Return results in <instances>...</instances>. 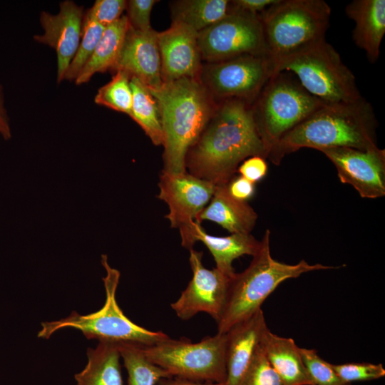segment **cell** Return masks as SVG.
Returning <instances> with one entry per match:
<instances>
[{"label": "cell", "mask_w": 385, "mask_h": 385, "mask_svg": "<svg viewBox=\"0 0 385 385\" xmlns=\"http://www.w3.org/2000/svg\"><path fill=\"white\" fill-rule=\"evenodd\" d=\"M260 16L266 53L277 67L325 40L331 8L322 0H277Z\"/></svg>", "instance_id": "cell-5"}, {"label": "cell", "mask_w": 385, "mask_h": 385, "mask_svg": "<svg viewBox=\"0 0 385 385\" xmlns=\"http://www.w3.org/2000/svg\"><path fill=\"white\" fill-rule=\"evenodd\" d=\"M270 230H266L259 251L249 266L230 281L226 304L217 322V333L225 334L236 323L261 309L265 300L282 282L309 272L335 269L302 260L289 265L277 261L270 253Z\"/></svg>", "instance_id": "cell-4"}, {"label": "cell", "mask_w": 385, "mask_h": 385, "mask_svg": "<svg viewBox=\"0 0 385 385\" xmlns=\"http://www.w3.org/2000/svg\"><path fill=\"white\" fill-rule=\"evenodd\" d=\"M268 329L263 311L260 309L225 333L226 385H239Z\"/></svg>", "instance_id": "cell-18"}, {"label": "cell", "mask_w": 385, "mask_h": 385, "mask_svg": "<svg viewBox=\"0 0 385 385\" xmlns=\"http://www.w3.org/2000/svg\"><path fill=\"white\" fill-rule=\"evenodd\" d=\"M157 38L163 83L183 78H199L202 66L197 33L173 21L168 29L157 32Z\"/></svg>", "instance_id": "cell-15"}, {"label": "cell", "mask_w": 385, "mask_h": 385, "mask_svg": "<svg viewBox=\"0 0 385 385\" xmlns=\"http://www.w3.org/2000/svg\"><path fill=\"white\" fill-rule=\"evenodd\" d=\"M335 166L342 183L351 185L363 198L385 195V150L337 147L320 150Z\"/></svg>", "instance_id": "cell-13"}, {"label": "cell", "mask_w": 385, "mask_h": 385, "mask_svg": "<svg viewBox=\"0 0 385 385\" xmlns=\"http://www.w3.org/2000/svg\"><path fill=\"white\" fill-rule=\"evenodd\" d=\"M267 169L265 158L256 155L245 159L239 165L237 172L243 178L255 184L266 175Z\"/></svg>", "instance_id": "cell-35"}, {"label": "cell", "mask_w": 385, "mask_h": 385, "mask_svg": "<svg viewBox=\"0 0 385 385\" xmlns=\"http://www.w3.org/2000/svg\"><path fill=\"white\" fill-rule=\"evenodd\" d=\"M262 348L271 366L284 385H315L292 338L279 337L267 330Z\"/></svg>", "instance_id": "cell-22"}, {"label": "cell", "mask_w": 385, "mask_h": 385, "mask_svg": "<svg viewBox=\"0 0 385 385\" xmlns=\"http://www.w3.org/2000/svg\"><path fill=\"white\" fill-rule=\"evenodd\" d=\"M105 26L86 16L83 18L82 40L65 73L64 78L76 80L92 56L105 29Z\"/></svg>", "instance_id": "cell-29"}, {"label": "cell", "mask_w": 385, "mask_h": 385, "mask_svg": "<svg viewBox=\"0 0 385 385\" xmlns=\"http://www.w3.org/2000/svg\"><path fill=\"white\" fill-rule=\"evenodd\" d=\"M281 71L292 73L309 94L325 105L362 98L354 73L326 39L279 63L276 73Z\"/></svg>", "instance_id": "cell-8"}, {"label": "cell", "mask_w": 385, "mask_h": 385, "mask_svg": "<svg viewBox=\"0 0 385 385\" xmlns=\"http://www.w3.org/2000/svg\"><path fill=\"white\" fill-rule=\"evenodd\" d=\"M0 133L5 139H9L11 137L10 128L7 120L5 111L0 101Z\"/></svg>", "instance_id": "cell-39"}, {"label": "cell", "mask_w": 385, "mask_h": 385, "mask_svg": "<svg viewBox=\"0 0 385 385\" xmlns=\"http://www.w3.org/2000/svg\"><path fill=\"white\" fill-rule=\"evenodd\" d=\"M267 158L251 104L238 99L218 103L197 141L188 150L185 169L217 185L227 184L240 163L252 156Z\"/></svg>", "instance_id": "cell-1"}, {"label": "cell", "mask_w": 385, "mask_h": 385, "mask_svg": "<svg viewBox=\"0 0 385 385\" xmlns=\"http://www.w3.org/2000/svg\"><path fill=\"white\" fill-rule=\"evenodd\" d=\"M239 385H284L267 360L262 343L244 373Z\"/></svg>", "instance_id": "cell-30"}, {"label": "cell", "mask_w": 385, "mask_h": 385, "mask_svg": "<svg viewBox=\"0 0 385 385\" xmlns=\"http://www.w3.org/2000/svg\"><path fill=\"white\" fill-rule=\"evenodd\" d=\"M275 73L267 53L245 54L208 63L202 67L199 79L215 101L238 99L252 104Z\"/></svg>", "instance_id": "cell-10"}, {"label": "cell", "mask_w": 385, "mask_h": 385, "mask_svg": "<svg viewBox=\"0 0 385 385\" xmlns=\"http://www.w3.org/2000/svg\"><path fill=\"white\" fill-rule=\"evenodd\" d=\"M128 28L129 23L125 15L106 26L94 52L75 80L77 85L89 81L96 73L112 70Z\"/></svg>", "instance_id": "cell-24"}, {"label": "cell", "mask_w": 385, "mask_h": 385, "mask_svg": "<svg viewBox=\"0 0 385 385\" xmlns=\"http://www.w3.org/2000/svg\"><path fill=\"white\" fill-rule=\"evenodd\" d=\"M257 214L247 203L233 197L227 184L215 185V191L207 206L197 215L195 221L214 222L231 234H250L255 227Z\"/></svg>", "instance_id": "cell-21"}, {"label": "cell", "mask_w": 385, "mask_h": 385, "mask_svg": "<svg viewBox=\"0 0 385 385\" xmlns=\"http://www.w3.org/2000/svg\"><path fill=\"white\" fill-rule=\"evenodd\" d=\"M181 245L186 249L193 248L197 242H202L211 252L217 270L233 277L236 273L233 261L243 255L254 256L260 250L261 241L251 233H232L229 236L217 237L209 235L200 223L193 220L179 229Z\"/></svg>", "instance_id": "cell-19"}, {"label": "cell", "mask_w": 385, "mask_h": 385, "mask_svg": "<svg viewBox=\"0 0 385 385\" xmlns=\"http://www.w3.org/2000/svg\"><path fill=\"white\" fill-rule=\"evenodd\" d=\"M158 188V198L164 201L169 209L165 218L171 227L180 229L195 221L211 200L215 185L188 171L178 173L162 171Z\"/></svg>", "instance_id": "cell-14"}, {"label": "cell", "mask_w": 385, "mask_h": 385, "mask_svg": "<svg viewBox=\"0 0 385 385\" xmlns=\"http://www.w3.org/2000/svg\"><path fill=\"white\" fill-rule=\"evenodd\" d=\"M304 365L315 385H350L342 381L314 349L299 348Z\"/></svg>", "instance_id": "cell-31"}, {"label": "cell", "mask_w": 385, "mask_h": 385, "mask_svg": "<svg viewBox=\"0 0 385 385\" xmlns=\"http://www.w3.org/2000/svg\"><path fill=\"white\" fill-rule=\"evenodd\" d=\"M158 103L163 133V169L187 171L185 157L197 141L217 106L197 78H183L148 88Z\"/></svg>", "instance_id": "cell-3"}, {"label": "cell", "mask_w": 385, "mask_h": 385, "mask_svg": "<svg viewBox=\"0 0 385 385\" xmlns=\"http://www.w3.org/2000/svg\"><path fill=\"white\" fill-rule=\"evenodd\" d=\"M116 343L128 372L127 385H156L162 379L172 377L146 357L142 344L130 342Z\"/></svg>", "instance_id": "cell-27"}, {"label": "cell", "mask_w": 385, "mask_h": 385, "mask_svg": "<svg viewBox=\"0 0 385 385\" xmlns=\"http://www.w3.org/2000/svg\"><path fill=\"white\" fill-rule=\"evenodd\" d=\"M376 119L364 98L347 103L324 105L282 136L267 158L279 165L285 155L301 148L346 147L370 150L378 147Z\"/></svg>", "instance_id": "cell-2"}, {"label": "cell", "mask_w": 385, "mask_h": 385, "mask_svg": "<svg viewBox=\"0 0 385 385\" xmlns=\"http://www.w3.org/2000/svg\"><path fill=\"white\" fill-rule=\"evenodd\" d=\"M332 366L340 379L349 384L353 381L377 379L385 375L381 364L347 363Z\"/></svg>", "instance_id": "cell-32"}, {"label": "cell", "mask_w": 385, "mask_h": 385, "mask_svg": "<svg viewBox=\"0 0 385 385\" xmlns=\"http://www.w3.org/2000/svg\"><path fill=\"white\" fill-rule=\"evenodd\" d=\"M155 0H130L127 1V19L131 28L138 31H148L150 26V14Z\"/></svg>", "instance_id": "cell-34"}, {"label": "cell", "mask_w": 385, "mask_h": 385, "mask_svg": "<svg viewBox=\"0 0 385 385\" xmlns=\"http://www.w3.org/2000/svg\"><path fill=\"white\" fill-rule=\"evenodd\" d=\"M156 385H226L225 382L215 383L207 381H196L186 380L179 378H164L162 379Z\"/></svg>", "instance_id": "cell-38"}, {"label": "cell", "mask_w": 385, "mask_h": 385, "mask_svg": "<svg viewBox=\"0 0 385 385\" xmlns=\"http://www.w3.org/2000/svg\"><path fill=\"white\" fill-rule=\"evenodd\" d=\"M197 43L202 60L208 63L267 53L260 15L232 7L227 15L197 34Z\"/></svg>", "instance_id": "cell-11"}, {"label": "cell", "mask_w": 385, "mask_h": 385, "mask_svg": "<svg viewBox=\"0 0 385 385\" xmlns=\"http://www.w3.org/2000/svg\"><path fill=\"white\" fill-rule=\"evenodd\" d=\"M101 262L106 272V275L103 277L106 299L102 308L86 315L72 312L66 318L42 322L38 337L48 339L62 328L72 327L81 331L87 339L99 341L130 342L151 346L169 339L164 332L146 329L124 314L115 299L120 272L110 266L106 255H101Z\"/></svg>", "instance_id": "cell-7"}, {"label": "cell", "mask_w": 385, "mask_h": 385, "mask_svg": "<svg viewBox=\"0 0 385 385\" xmlns=\"http://www.w3.org/2000/svg\"><path fill=\"white\" fill-rule=\"evenodd\" d=\"M192 277L180 297L170 304L176 315L188 320L199 312L210 315L217 323L224 311L232 277L217 268L208 270L202 262V252L189 250Z\"/></svg>", "instance_id": "cell-12"}, {"label": "cell", "mask_w": 385, "mask_h": 385, "mask_svg": "<svg viewBox=\"0 0 385 385\" xmlns=\"http://www.w3.org/2000/svg\"><path fill=\"white\" fill-rule=\"evenodd\" d=\"M88 363L74 377L77 385H123L120 354L115 342L100 340L87 349Z\"/></svg>", "instance_id": "cell-23"}, {"label": "cell", "mask_w": 385, "mask_h": 385, "mask_svg": "<svg viewBox=\"0 0 385 385\" xmlns=\"http://www.w3.org/2000/svg\"><path fill=\"white\" fill-rule=\"evenodd\" d=\"M324 105L309 94L292 73H275L251 104L267 157L282 136Z\"/></svg>", "instance_id": "cell-6"}, {"label": "cell", "mask_w": 385, "mask_h": 385, "mask_svg": "<svg viewBox=\"0 0 385 385\" xmlns=\"http://www.w3.org/2000/svg\"><path fill=\"white\" fill-rule=\"evenodd\" d=\"M83 21V8L72 1L61 2L60 11L56 15L45 11L41 14L40 22L44 34L34 36V39L56 50L58 83L63 80L77 51L82 36Z\"/></svg>", "instance_id": "cell-16"}, {"label": "cell", "mask_w": 385, "mask_h": 385, "mask_svg": "<svg viewBox=\"0 0 385 385\" xmlns=\"http://www.w3.org/2000/svg\"><path fill=\"white\" fill-rule=\"evenodd\" d=\"M227 186L230 194L240 200L247 201L255 193V184L241 175L235 176Z\"/></svg>", "instance_id": "cell-36"}, {"label": "cell", "mask_w": 385, "mask_h": 385, "mask_svg": "<svg viewBox=\"0 0 385 385\" xmlns=\"http://www.w3.org/2000/svg\"><path fill=\"white\" fill-rule=\"evenodd\" d=\"M111 71H123L139 79L150 89L159 88L163 83L157 31L153 29L138 31L129 25Z\"/></svg>", "instance_id": "cell-17"}, {"label": "cell", "mask_w": 385, "mask_h": 385, "mask_svg": "<svg viewBox=\"0 0 385 385\" xmlns=\"http://www.w3.org/2000/svg\"><path fill=\"white\" fill-rule=\"evenodd\" d=\"M231 9V1L227 0H183L171 6L173 21L197 34L222 19Z\"/></svg>", "instance_id": "cell-25"}, {"label": "cell", "mask_w": 385, "mask_h": 385, "mask_svg": "<svg viewBox=\"0 0 385 385\" xmlns=\"http://www.w3.org/2000/svg\"><path fill=\"white\" fill-rule=\"evenodd\" d=\"M133 102L130 117L135 121L155 145H163V133L158 103L148 88L130 77Z\"/></svg>", "instance_id": "cell-26"}, {"label": "cell", "mask_w": 385, "mask_h": 385, "mask_svg": "<svg viewBox=\"0 0 385 385\" xmlns=\"http://www.w3.org/2000/svg\"><path fill=\"white\" fill-rule=\"evenodd\" d=\"M355 23L353 39L370 62L377 61L385 34V0H354L345 8Z\"/></svg>", "instance_id": "cell-20"}, {"label": "cell", "mask_w": 385, "mask_h": 385, "mask_svg": "<svg viewBox=\"0 0 385 385\" xmlns=\"http://www.w3.org/2000/svg\"><path fill=\"white\" fill-rule=\"evenodd\" d=\"M226 334L206 337L192 343L172 339L142 346L146 357L172 377L215 383L227 379Z\"/></svg>", "instance_id": "cell-9"}, {"label": "cell", "mask_w": 385, "mask_h": 385, "mask_svg": "<svg viewBox=\"0 0 385 385\" xmlns=\"http://www.w3.org/2000/svg\"><path fill=\"white\" fill-rule=\"evenodd\" d=\"M277 0H235L231 1L235 9L254 15H260Z\"/></svg>", "instance_id": "cell-37"}, {"label": "cell", "mask_w": 385, "mask_h": 385, "mask_svg": "<svg viewBox=\"0 0 385 385\" xmlns=\"http://www.w3.org/2000/svg\"><path fill=\"white\" fill-rule=\"evenodd\" d=\"M126 6L125 0H97L85 16L106 27L123 16Z\"/></svg>", "instance_id": "cell-33"}, {"label": "cell", "mask_w": 385, "mask_h": 385, "mask_svg": "<svg viewBox=\"0 0 385 385\" xmlns=\"http://www.w3.org/2000/svg\"><path fill=\"white\" fill-rule=\"evenodd\" d=\"M94 101L130 115L133 102L130 76L123 71H115L112 79L98 89Z\"/></svg>", "instance_id": "cell-28"}]
</instances>
